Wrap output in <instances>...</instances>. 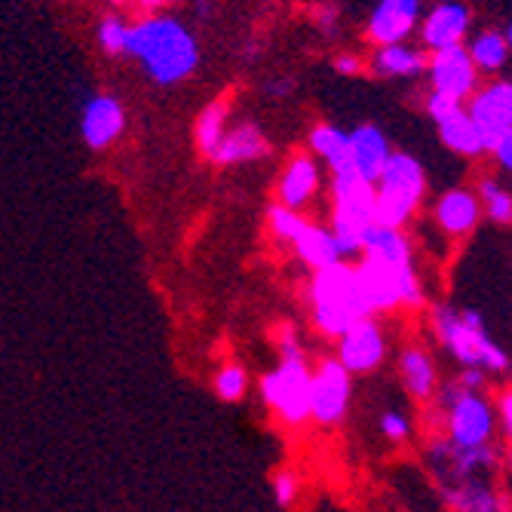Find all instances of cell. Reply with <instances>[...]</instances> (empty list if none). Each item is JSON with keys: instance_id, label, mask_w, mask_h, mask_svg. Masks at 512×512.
Here are the masks:
<instances>
[{"instance_id": "8d00e7d4", "label": "cell", "mask_w": 512, "mask_h": 512, "mask_svg": "<svg viewBox=\"0 0 512 512\" xmlns=\"http://www.w3.org/2000/svg\"><path fill=\"white\" fill-rule=\"evenodd\" d=\"M335 71L344 74V77H356V74H362V62L356 56H338L335 59Z\"/></svg>"}, {"instance_id": "d6986e66", "label": "cell", "mask_w": 512, "mask_h": 512, "mask_svg": "<svg viewBox=\"0 0 512 512\" xmlns=\"http://www.w3.org/2000/svg\"><path fill=\"white\" fill-rule=\"evenodd\" d=\"M479 215H482L479 197L467 188H454V191L442 194V200L436 206V221L451 237H467L470 230H476Z\"/></svg>"}, {"instance_id": "d4e9b609", "label": "cell", "mask_w": 512, "mask_h": 512, "mask_svg": "<svg viewBox=\"0 0 512 512\" xmlns=\"http://www.w3.org/2000/svg\"><path fill=\"white\" fill-rule=\"evenodd\" d=\"M310 148L329 160V166L335 169V175H347L356 172L353 169V157H350V142H347V132H341L338 126H316L310 132Z\"/></svg>"}, {"instance_id": "3957f363", "label": "cell", "mask_w": 512, "mask_h": 512, "mask_svg": "<svg viewBox=\"0 0 512 512\" xmlns=\"http://www.w3.org/2000/svg\"><path fill=\"white\" fill-rule=\"evenodd\" d=\"M310 310H313V325L329 338H341L362 316H375L365 304L356 270L344 261H335L313 273Z\"/></svg>"}, {"instance_id": "484cf974", "label": "cell", "mask_w": 512, "mask_h": 512, "mask_svg": "<svg viewBox=\"0 0 512 512\" xmlns=\"http://www.w3.org/2000/svg\"><path fill=\"white\" fill-rule=\"evenodd\" d=\"M371 68L387 77H414L427 68V56L411 50L405 43H387L378 50V56L371 59Z\"/></svg>"}, {"instance_id": "7a4b0ae2", "label": "cell", "mask_w": 512, "mask_h": 512, "mask_svg": "<svg viewBox=\"0 0 512 512\" xmlns=\"http://www.w3.org/2000/svg\"><path fill=\"white\" fill-rule=\"evenodd\" d=\"M433 332H436L439 344L463 368H482L485 375H509V353L488 335L479 310L436 307Z\"/></svg>"}, {"instance_id": "4dcf8cb0", "label": "cell", "mask_w": 512, "mask_h": 512, "mask_svg": "<svg viewBox=\"0 0 512 512\" xmlns=\"http://www.w3.org/2000/svg\"><path fill=\"white\" fill-rule=\"evenodd\" d=\"M267 221H270L273 237H276V240H283V243H292V240L301 234V230H304V224H307V221L298 215V209H289V206H283V203L270 206Z\"/></svg>"}, {"instance_id": "1f68e13d", "label": "cell", "mask_w": 512, "mask_h": 512, "mask_svg": "<svg viewBox=\"0 0 512 512\" xmlns=\"http://www.w3.org/2000/svg\"><path fill=\"white\" fill-rule=\"evenodd\" d=\"M273 488V500L279 509H292L301 497V476L295 470H276L270 479Z\"/></svg>"}, {"instance_id": "9c48e42d", "label": "cell", "mask_w": 512, "mask_h": 512, "mask_svg": "<svg viewBox=\"0 0 512 512\" xmlns=\"http://www.w3.org/2000/svg\"><path fill=\"white\" fill-rule=\"evenodd\" d=\"M353 399V375L338 359H322L310 378V421L322 427L341 424Z\"/></svg>"}, {"instance_id": "2e32d148", "label": "cell", "mask_w": 512, "mask_h": 512, "mask_svg": "<svg viewBox=\"0 0 512 512\" xmlns=\"http://www.w3.org/2000/svg\"><path fill=\"white\" fill-rule=\"evenodd\" d=\"M421 13V0H381L378 10L368 19V37L387 46V43H402Z\"/></svg>"}, {"instance_id": "8992f818", "label": "cell", "mask_w": 512, "mask_h": 512, "mask_svg": "<svg viewBox=\"0 0 512 512\" xmlns=\"http://www.w3.org/2000/svg\"><path fill=\"white\" fill-rule=\"evenodd\" d=\"M353 270H356L359 289H362L371 313H390L396 307H421L424 304V289L417 283L414 261L390 264L381 258L362 255V261Z\"/></svg>"}, {"instance_id": "cb8c5ba5", "label": "cell", "mask_w": 512, "mask_h": 512, "mask_svg": "<svg viewBox=\"0 0 512 512\" xmlns=\"http://www.w3.org/2000/svg\"><path fill=\"white\" fill-rule=\"evenodd\" d=\"M292 246H295L298 258L307 267H313V270H322V267L341 261V252H338V243L332 237V230H325V227L304 224V230L292 240Z\"/></svg>"}, {"instance_id": "ffe728a7", "label": "cell", "mask_w": 512, "mask_h": 512, "mask_svg": "<svg viewBox=\"0 0 512 512\" xmlns=\"http://www.w3.org/2000/svg\"><path fill=\"white\" fill-rule=\"evenodd\" d=\"M442 500L451 512H494L503 509L500 494L491 491L482 479H454L442 482Z\"/></svg>"}, {"instance_id": "60d3db41", "label": "cell", "mask_w": 512, "mask_h": 512, "mask_svg": "<svg viewBox=\"0 0 512 512\" xmlns=\"http://www.w3.org/2000/svg\"><path fill=\"white\" fill-rule=\"evenodd\" d=\"M494 512H506V509H494Z\"/></svg>"}, {"instance_id": "52a82bcc", "label": "cell", "mask_w": 512, "mask_h": 512, "mask_svg": "<svg viewBox=\"0 0 512 512\" xmlns=\"http://www.w3.org/2000/svg\"><path fill=\"white\" fill-rule=\"evenodd\" d=\"M335 194V218H332V237L338 243L341 258L362 252L365 234L375 227V184H368L356 172L335 175L332 184Z\"/></svg>"}, {"instance_id": "4316f807", "label": "cell", "mask_w": 512, "mask_h": 512, "mask_svg": "<svg viewBox=\"0 0 512 512\" xmlns=\"http://www.w3.org/2000/svg\"><path fill=\"white\" fill-rule=\"evenodd\" d=\"M227 117H230V99L227 96H218L212 105L203 108V114L197 117V145L200 151L212 160L218 142L227 132Z\"/></svg>"}, {"instance_id": "ab89813d", "label": "cell", "mask_w": 512, "mask_h": 512, "mask_svg": "<svg viewBox=\"0 0 512 512\" xmlns=\"http://www.w3.org/2000/svg\"><path fill=\"white\" fill-rule=\"evenodd\" d=\"M111 4H114V7H126V4H129V0H111Z\"/></svg>"}, {"instance_id": "8fae6325", "label": "cell", "mask_w": 512, "mask_h": 512, "mask_svg": "<svg viewBox=\"0 0 512 512\" xmlns=\"http://www.w3.org/2000/svg\"><path fill=\"white\" fill-rule=\"evenodd\" d=\"M467 114L482 135L485 151H494L503 138L512 135V86H509V80H497V83L479 89Z\"/></svg>"}, {"instance_id": "6da1fadb", "label": "cell", "mask_w": 512, "mask_h": 512, "mask_svg": "<svg viewBox=\"0 0 512 512\" xmlns=\"http://www.w3.org/2000/svg\"><path fill=\"white\" fill-rule=\"evenodd\" d=\"M126 53H132L142 62L148 77L160 86H172L184 80L200 62L194 34L181 22L166 19V16H154L129 28Z\"/></svg>"}, {"instance_id": "d590c367", "label": "cell", "mask_w": 512, "mask_h": 512, "mask_svg": "<svg viewBox=\"0 0 512 512\" xmlns=\"http://www.w3.org/2000/svg\"><path fill=\"white\" fill-rule=\"evenodd\" d=\"M457 384H460L463 390L482 393V390H485V384H488V375H485L482 368H463V371H460V378H457Z\"/></svg>"}, {"instance_id": "e0dca14e", "label": "cell", "mask_w": 512, "mask_h": 512, "mask_svg": "<svg viewBox=\"0 0 512 512\" xmlns=\"http://www.w3.org/2000/svg\"><path fill=\"white\" fill-rule=\"evenodd\" d=\"M470 31V10L463 4H439L427 22H424V43L430 50H448V46H460V40Z\"/></svg>"}, {"instance_id": "9a60e30c", "label": "cell", "mask_w": 512, "mask_h": 512, "mask_svg": "<svg viewBox=\"0 0 512 512\" xmlns=\"http://www.w3.org/2000/svg\"><path fill=\"white\" fill-rule=\"evenodd\" d=\"M347 142H350V157H353L356 175L365 178L368 184H375L381 178L390 154H393L384 132L378 126H371V123H362L347 135Z\"/></svg>"}, {"instance_id": "44dd1931", "label": "cell", "mask_w": 512, "mask_h": 512, "mask_svg": "<svg viewBox=\"0 0 512 512\" xmlns=\"http://www.w3.org/2000/svg\"><path fill=\"white\" fill-rule=\"evenodd\" d=\"M267 154V142L264 135L258 132V126L252 123H243V126H234L230 132H224V138L218 142L212 160L218 166H230V163H249V160H258Z\"/></svg>"}, {"instance_id": "f35d334b", "label": "cell", "mask_w": 512, "mask_h": 512, "mask_svg": "<svg viewBox=\"0 0 512 512\" xmlns=\"http://www.w3.org/2000/svg\"><path fill=\"white\" fill-rule=\"evenodd\" d=\"M166 4H172V0H142V7H148V10H160Z\"/></svg>"}, {"instance_id": "277c9868", "label": "cell", "mask_w": 512, "mask_h": 512, "mask_svg": "<svg viewBox=\"0 0 512 512\" xmlns=\"http://www.w3.org/2000/svg\"><path fill=\"white\" fill-rule=\"evenodd\" d=\"M427 188L424 166L411 154H390L375 191V224L381 227H399L411 221L414 209L421 206Z\"/></svg>"}, {"instance_id": "83f0119b", "label": "cell", "mask_w": 512, "mask_h": 512, "mask_svg": "<svg viewBox=\"0 0 512 512\" xmlns=\"http://www.w3.org/2000/svg\"><path fill=\"white\" fill-rule=\"evenodd\" d=\"M467 53H470L476 71H497V68H503V62L509 56V34L485 31L473 40Z\"/></svg>"}, {"instance_id": "836d02e7", "label": "cell", "mask_w": 512, "mask_h": 512, "mask_svg": "<svg viewBox=\"0 0 512 512\" xmlns=\"http://www.w3.org/2000/svg\"><path fill=\"white\" fill-rule=\"evenodd\" d=\"M381 433H384V439H390V442H405V439L411 436V421H408V417H405L402 411L390 408V411L381 414Z\"/></svg>"}, {"instance_id": "5b68a950", "label": "cell", "mask_w": 512, "mask_h": 512, "mask_svg": "<svg viewBox=\"0 0 512 512\" xmlns=\"http://www.w3.org/2000/svg\"><path fill=\"white\" fill-rule=\"evenodd\" d=\"M436 405L445 417V439L460 448H476L491 445L497 421H494V405L473 390H463L457 381L436 390Z\"/></svg>"}, {"instance_id": "4fadbf2b", "label": "cell", "mask_w": 512, "mask_h": 512, "mask_svg": "<svg viewBox=\"0 0 512 512\" xmlns=\"http://www.w3.org/2000/svg\"><path fill=\"white\" fill-rule=\"evenodd\" d=\"M430 460L439 473L454 479H482V473L494 470L497 463V448L494 445H476V448H460L451 445L448 439H436L430 445Z\"/></svg>"}, {"instance_id": "30bf717a", "label": "cell", "mask_w": 512, "mask_h": 512, "mask_svg": "<svg viewBox=\"0 0 512 512\" xmlns=\"http://www.w3.org/2000/svg\"><path fill=\"white\" fill-rule=\"evenodd\" d=\"M387 356V338L375 316L356 319L350 329L338 338V362L350 371V375H371L384 365Z\"/></svg>"}, {"instance_id": "f546056e", "label": "cell", "mask_w": 512, "mask_h": 512, "mask_svg": "<svg viewBox=\"0 0 512 512\" xmlns=\"http://www.w3.org/2000/svg\"><path fill=\"white\" fill-rule=\"evenodd\" d=\"M476 197L485 203L491 221L509 224V218H512V197L500 188V184H497L494 178H482V181H479V194H476Z\"/></svg>"}, {"instance_id": "74e56055", "label": "cell", "mask_w": 512, "mask_h": 512, "mask_svg": "<svg viewBox=\"0 0 512 512\" xmlns=\"http://www.w3.org/2000/svg\"><path fill=\"white\" fill-rule=\"evenodd\" d=\"M491 154L497 157V163H500L503 169H509V166H512V135H509V138H503V142H500Z\"/></svg>"}, {"instance_id": "5bb4252c", "label": "cell", "mask_w": 512, "mask_h": 512, "mask_svg": "<svg viewBox=\"0 0 512 512\" xmlns=\"http://www.w3.org/2000/svg\"><path fill=\"white\" fill-rule=\"evenodd\" d=\"M123 126H126V114H123V105L114 96H92L86 102L80 132H83V142L92 151L111 148L120 138Z\"/></svg>"}, {"instance_id": "7402d4cb", "label": "cell", "mask_w": 512, "mask_h": 512, "mask_svg": "<svg viewBox=\"0 0 512 512\" xmlns=\"http://www.w3.org/2000/svg\"><path fill=\"white\" fill-rule=\"evenodd\" d=\"M436 123H439L442 142L451 151H457L463 157H479L485 151L482 135L473 126V120H470V114H467V108H463V105H454L451 111H445L442 117H436Z\"/></svg>"}, {"instance_id": "d6a6232c", "label": "cell", "mask_w": 512, "mask_h": 512, "mask_svg": "<svg viewBox=\"0 0 512 512\" xmlns=\"http://www.w3.org/2000/svg\"><path fill=\"white\" fill-rule=\"evenodd\" d=\"M99 43H102V50L111 53V56L126 53V46H129V25L120 16L102 19V25H99Z\"/></svg>"}, {"instance_id": "7c38bea8", "label": "cell", "mask_w": 512, "mask_h": 512, "mask_svg": "<svg viewBox=\"0 0 512 512\" xmlns=\"http://www.w3.org/2000/svg\"><path fill=\"white\" fill-rule=\"evenodd\" d=\"M433 92L454 102L470 99L479 83V71L470 59V53L463 46H448V50H436L433 59H427Z\"/></svg>"}, {"instance_id": "e575fe53", "label": "cell", "mask_w": 512, "mask_h": 512, "mask_svg": "<svg viewBox=\"0 0 512 512\" xmlns=\"http://www.w3.org/2000/svg\"><path fill=\"white\" fill-rule=\"evenodd\" d=\"M494 421H500V430H503V439H509L512 436V393L509 390H503L500 396H497V408H494Z\"/></svg>"}, {"instance_id": "ac0fdd59", "label": "cell", "mask_w": 512, "mask_h": 512, "mask_svg": "<svg viewBox=\"0 0 512 512\" xmlns=\"http://www.w3.org/2000/svg\"><path fill=\"white\" fill-rule=\"evenodd\" d=\"M399 375L411 399L430 402L439 390V371L424 347H405L399 356Z\"/></svg>"}, {"instance_id": "f1b7e54d", "label": "cell", "mask_w": 512, "mask_h": 512, "mask_svg": "<svg viewBox=\"0 0 512 512\" xmlns=\"http://www.w3.org/2000/svg\"><path fill=\"white\" fill-rule=\"evenodd\" d=\"M249 393V371L240 362H227L215 375V396L221 402H240Z\"/></svg>"}, {"instance_id": "ba28073f", "label": "cell", "mask_w": 512, "mask_h": 512, "mask_svg": "<svg viewBox=\"0 0 512 512\" xmlns=\"http://www.w3.org/2000/svg\"><path fill=\"white\" fill-rule=\"evenodd\" d=\"M310 378L304 353L298 356H279V365L261 378L258 393L261 402L276 414L286 427H301L310 421Z\"/></svg>"}, {"instance_id": "603a6c76", "label": "cell", "mask_w": 512, "mask_h": 512, "mask_svg": "<svg viewBox=\"0 0 512 512\" xmlns=\"http://www.w3.org/2000/svg\"><path fill=\"white\" fill-rule=\"evenodd\" d=\"M316 184H319V169L310 157L298 154L289 169L283 172V181H279V203L289 206V209H301L313 194H316Z\"/></svg>"}]
</instances>
